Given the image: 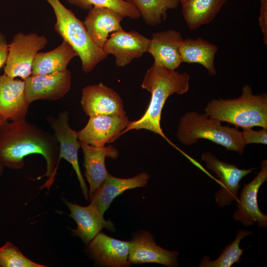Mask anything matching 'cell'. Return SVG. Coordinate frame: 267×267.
<instances>
[{
  "label": "cell",
  "instance_id": "6da1fadb",
  "mask_svg": "<svg viewBox=\"0 0 267 267\" xmlns=\"http://www.w3.org/2000/svg\"><path fill=\"white\" fill-rule=\"evenodd\" d=\"M33 154L43 155L46 161V171L42 177L48 179L41 188L49 190L58 165L59 145L54 134L26 120L8 121L0 126V158L4 167L21 169L24 157Z\"/></svg>",
  "mask_w": 267,
  "mask_h": 267
},
{
  "label": "cell",
  "instance_id": "7a4b0ae2",
  "mask_svg": "<svg viewBox=\"0 0 267 267\" xmlns=\"http://www.w3.org/2000/svg\"><path fill=\"white\" fill-rule=\"evenodd\" d=\"M190 80L187 72L181 73L153 64L147 70L141 85L151 93L148 106L139 119L130 122L120 136L131 130L144 129L159 134L175 146L161 127L162 111L169 96L174 93L183 94L188 90Z\"/></svg>",
  "mask_w": 267,
  "mask_h": 267
},
{
  "label": "cell",
  "instance_id": "3957f363",
  "mask_svg": "<svg viewBox=\"0 0 267 267\" xmlns=\"http://www.w3.org/2000/svg\"><path fill=\"white\" fill-rule=\"evenodd\" d=\"M209 117L242 129L267 128V94H255L249 85H244L240 96L233 99H213L205 108Z\"/></svg>",
  "mask_w": 267,
  "mask_h": 267
},
{
  "label": "cell",
  "instance_id": "277c9868",
  "mask_svg": "<svg viewBox=\"0 0 267 267\" xmlns=\"http://www.w3.org/2000/svg\"><path fill=\"white\" fill-rule=\"evenodd\" d=\"M176 136L182 144L189 146L201 139H206L242 155L246 145L241 132L237 129L225 126L222 122L196 111L186 112L181 117Z\"/></svg>",
  "mask_w": 267,
  "mask_h": 267
},
{
  "label": "cell",
  "instance_id": "5b68a950",
  "mask_svg": "<svg viewBox=\"0 0 267 267\" xmlns=\"http://www.w3.org/2000/svg\"><path fill=\"white\" fill-rule=\"evenodd\" d=\"M52 7L56 22L54 29L76 51L85 73L91 72L107 55L92 40L83 22L60 0H46Z\"/></svg>",
  "mask_w": 267,
  "mask_h": 267
},
{
  "label": "cell",
  "instance_id": "8992f818",
  "mask_svg": "<svg viewBox=\"0 0 267 267\" xmlns=\"http://www.w3.org/2000/svg\"><path fill=\"white\" fill-rule=\"evenodd\" d=\"M48 40L36 33H16L8 44V56L4 67V74L25 80L32 75V66L39 51L45 47Z\"/></svg>",
  "mask_w": 267,
  "mask_h": 267
},
{
  "label": "cell",
  "instance_id": "52a82bcc",
  "mask_svg": "<svg viewBox=\"0 0 267 267\" xmlns=\"http://www.w3.org/2000/svg\"><path fill=\"white\" fill-rule=\"evenodd\" d=\"M201 159L205 162L206 168L220 179L221 189L215 194L216 202L222 208L230 205L233 200L237 201L240 180L255 168L239 169L235 164L219 160L210 152L202 153Z\"/></svg>",
  "mask_w": 267,
  "mask_h": 267
},
{
  "label": "cell",
  "instance_id": "ba28073f",
  "mask_svg": "<svg viewBox=\"0 0 267 267\" xmlns=\"http://www.w3.org/2000/svg\"><path fill=\"white\" fill-rule=\"evenodd\" d=\"M261 170L248 183L244 184L237 201V209L233 218L245 226H252L256 222L260 227H267V215L260 209L258 193L262 184L267 181V160L261 164Z\"/></svg>",
  "mask_w": 267,
  "mask_h": 267
},
{
  "label": "cell",
  "instance_id": "9c48e42d",
  "mask_svg": "<svg viewBox=\"0 0 267 267\" xmlns=\"http://www.w3.org/2000/svg\"><path fill=\"white\" fill-rule=\"evenodd\" d=\"M68 119V112L66 110L59 113L57 118L50 117L47 119L59 145L58 164L61 158H64L71 164L76 172L84 196L86 200H89L88 189L81 173L78 161L80 141L77 131L70 127Z\"/></svg>",
  "mask_w": 267,
  "mask_h": 267
},
{
  "label": "cell",
  "instance_id": "30bf717a",
  "mask_svg": "<svg viewBox=\"0 0 267 267\" xmlns=\"http://www.w3.org/2000/svg\"><path fill=\"white\" fill-rule=\"evenodd\" d=\"M25 96L28 104L37 100H55L70 89L71 75L67 69L46 75H32L24 80Z\"/></svg>",
  "mask_w": 267,
  "mask_h": 267
},
{
  "label": "cell",
  "instance_id": "8fae6325",
  "mask_svg": "<svg viewBox=\"0 0 267 267\" xmlns=\"http://www.w3.org/2000/svg\"><path fill=\"white\" fill-rule=\"evenodd\" d=\"M179 253L162 248L156 244L154 237L147 230L135 233L130 241L128 260L132 264L156 263L168 267L178 266Z\"/></svg>",
  "mask_w": 267,
  "mask_h": 267
},
{
  "label": "cell",
  "instance_id": "7c38bea8",
  "mask_svg": "<svg viewBox=\"0 0 267 267\" xmlns=\"http://www.w3.org/2000/svg\"><path fill=\"white\" fill-rule=\"evenodd\" d=\"M150 43V39L137 32H126L122 29L110 34L102 49L107 55H114L118 67H123L148 52Z\"/></svg>",
  "mask_w": 267,
  "mask_h": 267
},
{
  "label": "cell",
  "instance_id": "4fadbf2b",
  "mask_svg": "<svg viewBox=\"0 0 267 267\" xmlns=\"http://www.w3.org/2000/svg\"><path fill=\"white\" fill-rule=\"evenodd\" d=\"M81 104L84 111L89 117L126 115L120 95L102 83L84 88Z\"/></svg>",
  "mask_w": 267,
  "mask_h": 267
},
{
  "label": "cell",
  "instance_id": "5bb4252c",
  "mask_svg": "<svg viewBox=\"0 0 267 267\" xmlns=\"http://www.w3.org/2000/svg\"><path fill=\"white\" fill-rule=\"evenodd\" d=\"M125 116L98 115L89 117L85 127L77 131L78 139L89 145L102 147L120 137L130 123Z\"/></svg>",
  "mask_w": 267,
  "mask_h": 267
},
{
  "label": "cell",
  "instance_id": "9a60e30c",
  "mask_svg": "<svg viewBox=\"0 0 267 267\" xmlns=\"http://www.w3.org/2000/svg\"><path fill=\"white\" fill-rule=\"evenodd\" d=\"M29 104L25 96L24 80L0 75V126L8 122L26 120Z\"/></svg>",
  "mask_w": 267,
  "mask_h": 267
},
{
  "label": "cell",
  "instance_id": "2e32d148",
  "mask_svg": "<svg viewBox=\"0 0 267 267\" xmlns=\"http://www.w3.org/2000/svg\"><path fill=\"white\" fill-rule=\"evenodd\" d=\"M130 241H122L98 233L90 241L87 249L90 257L99 265L112 267H127Z\"/></svg>",
  "mask_w": 267,
  "mask_h": 267
},
{
  "label": "cell",
  "instance_id": "e0dca14e",
  "mask_svg": "<svg viewBox=\"0 0 267 267\" xmlns=\"http://www.w3.org/2000/svg\"><path fill=\"white\" fill-rule=\"evenodd\" d=\"M63 200L70 210L69 216L77 224V227L71 230L73 234L80 238L85 244H89L103 228L114 230L113 223L110 221H105L103 215L91 204L82 206L65 199Z\"/></svg>",
  "mask_w": 267,
  "mask_h": 267
},
{
  "label": "cell",
  "instance_id": "ac0fdd59",
  "mask_svg": "<svg viewBox=\"0 0 267 267\" xmlns=\"http://www.w3.org/2000/svg\"><path fill=\"white\" fill-rule=\"evenodd\" d=\"M149 178L150 175L146 172L128 178H116L108 173L104 181L90 197V204L103 215L116 197L127 190L145 186Z\"/></svg>",
  "mask_w": 267,
  "mask_h": 267
},
{
  "label": "cell",
  "instance_id": "d6986e66",
  "mask_svg": "<svg viewBox=\"0 0 267 267\" xmlns=\"http://www.w3.org/2000/svg\"><path fill=\"white\" fill-rule=\"evenodd\" d=\"M183 40L175 30L153 33L148 52L154 58L153 64L171 70L178 68L182 63L179 47Z\"/></svg>",
  "mask_w": 267,
  "mask_h": 267
},
{
  "label": "cell",
  "instance_id": "ffe728a7",
  "mask_svg": "<svg viewBox=\"0 0 267 267\" xmlns=\"http://www.w3.org/2000/svg\"><path fill=\"white\" fill-rule=\"evenodd\" d=\"M124 17L111 8L93 6L83 22L93 42L102 48L111 33L122 29L121 22Z\"/></svg>",
  "mask_w": 267,
  "mask_h": 267
},
{
  "label": "cell",
  "instance_id": "44dd1931",
  "mask_svg": "<svg viewBox=\"0 0 267 267\" xmlns=\"http://www.w3.org/2000/svg\"><path fill=\"white\" fill-rule=\"evenodd\" d=\"M80 143L84 152L85 176L89 185V196L90 198L108 174L105 164L106 157L116 159L119 152L112 145L97 147L81 141Z\"/></svg>",
  "mask_w": 267,
  "mask_h": 267
},
{
  "label": "cell",
  "instance_id": "7402d4cb",
  "mask_svg": "<svg viewBox=\"0 0 267 267\" xmlns=\"http://www.w3.org/2000/svg\"><path fill=\"white\" fill-rule=\"evenodd\" d=\"M218 50L217 45L202 38L183 40L179 47L182 62L200 64L211 76L217 73L214 59Z\"/></svg>",
  "mask_w": 267,
  "mask_h": 267
},
{
  "label": "cell",
  "instance_id": "603a6c76",
  "mask_svg": "<svg viewBox=\"0 0 267 267\" xmlns=\"http://www.w3.org/2000/svg\"><path fill=\"white\" fill-rule=\"evenodd\" d=\"M76 56L78 54L73 47L63 40L55 48L38 53L33 62L32 75H46L64 71Z\"/></svg>",
  "mask_w": 267,
  "mask_h": 267
},
{
  "label": "cell",
  "instance_id": "cb8c5ba5",
  "mask_svg": "<svg viewBox=\"0 0 267 267\" xmlns=\"http://www.w3.org/2000/svg\"><path fill=\"white\" fill-rule=\"evenodd\" d=\"M227 0H185L180 3L189 29L193 30L211 22Z\"/></svg>",
  "mask_w": 267,
  "mask_h": 267
},
{
  "label": "cell",
  "instance_id": "d4e9b609",
  "mask_svg": "<svg viewBox=\"0 0 267 267\" xmlns=\"http://www.w3.org/2000/svg\"><path fill=\"white\" fill-rule=\"evenodd\" d=\"M137 8L144 22L151 26H156L167 18V11L179 5L178 0H125Z\"/></svg>",
  "mask_w": 267,
  "mask_h": 267
},
{
  "label": "cell",
  "instance_id": "484cf974",
  "mask_svg": "<svg viewBox=\"0 0 267 267\" xmlns=\"http://www.w3.org/2000/svg\"><path fill=\"white\" fill-rule=\"evenodd\" d=\"M252 233L251 231L239 229L236 238L227 244L220 256L215 260L211 261L208 256H204L199 265L200 267H230L234 263L241 260L244 249L239 247L241 240Z\"/></svg>",
  "mask_w": 267,
  "mask_h": 267
},
{
  "label": "cell",
  "instance_id": "4316f807",
  "mask_svg": "<svg viewBox=\"0 0 267 267\" xmlns=\"http://www.w3.org/2000/svg\"><path fill=\"white\" fill-rule=\"evenodd\" d=\"M68 3L83 9L89 10L93 6L105 7L114 10L133 19L141 16L137 8L132 3L125 0H66Z\"/></svg>",
  "mask_w": 267,
  "mask_h": 267
},
{
  "label": "cell",
  "instance_id": "83f0119b",
  "mask_svg": "<svg viewBox=\"0 0 267 267\" xmlns=\"http://www.w3.org/2000/svg\"><path fill=\"white\" fill-rule=\"evenodd\" d=\"M0 266L2 267H46L27 258L10 242H6L0 247Z\"/></svg>",
  "mask_w": 267,
  "mask_h": 267
},
{
  "label": "cell",
  "instance_id": "f1b7e54d",
  "mask_svg": "<svg viewBox=\"0 0 267 267\" xmlns=\"http://www.w3.org/2000/svg\"><path fill=\"white\" fill-rule=\"evenodd\" d=\"M241 136L246 145L251 143H261L267 144V128L255 131L252 128L242 129Z\"/></svg>",
  "mask_w": 267,
  "mask_h": 267
},
{
  "label": "cell",
  "instance_id": "f546056e",
  "mask_svg": "<svg viewBox=\"0 0 267 267\" xmlns=\"http://www.w3.org/2000/svg\"><path fill=\"white\" fill-rule=\"evenodd\" d=\"M259 24L263 35V41L267 45V0H261Z\"/></svg>",
  "mask_w": 267,
  "mask_h": 267
},
{
  "label": "cell",
  "instance_id": "4dcf8cb0",
  "mask_svg": "<svg viewBox=\"0 0 267 267\" xmlns=\"http://www.w3.org/2000/svg\"><path fill=\"white\" fill-rule=\"evenodd\" d=\"M8 44L5 36L0 32V70L5 65L8 56Z\"/></svg>",
  "mask_w": 267,
  "mask_h": 267
},
{
  "label": "cell",
  "instance_id": "1f68e13d",
  "mask_svg": "<svg viewBox=\"0 0 267 267\" xmlns=\"http://www.w3.org/2000/svg\"><path fill=\"white\" fill-rule=\"evenodd\" d=\"M4 166L0 158V175L2 173Z\"/></svg>",
  "mask_w": 267,
  "mask_h": 267
},
{
  "label": "cell",
  "instance_id": "d6a6232c",
  "mask_svg": "<svg viewBox=\"0 0 267 267\" xmlns=\"http://www.w3.org/2000/svg\"><path fill=\"white\" fill-rule=\"evenodd\" d=\"M178 0L179 1V3H181L185 0Z\"/></svg>",
  "mask_w": 267,
  "mask_h": 267
},
{
  "label": "cell",
  "instance_id": "836d02e7",
  "mask_svg": "<svg viewBox=\"0 0 267 267\" xmlns=\"http://www.w3.org/2000/svg\"></svg>",
  "mask_w": 267,
  "mask_h": 267
}]
</instances>
